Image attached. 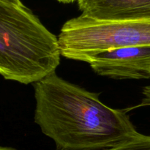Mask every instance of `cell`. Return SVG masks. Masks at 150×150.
Listing matches in <instances>:
<instances>
[{"instance_id":"1","label":"cell","mask_w":150,"mask_h":150,"mask_svg":"<svg viewBox=\"0 0 150 150\" xmlns=\"http://www.w3.org/2000/svg\"><path fill=\"white\" fill-rule=\"evenodd\" d=\"M35 122L57 149H96L117 145L139 132L122 110L103 103L99 94L51 75L34 83Z\"/></svg>"},{"instance_id":"2","label":"cell","mask_w":150,"mask_h":150,"mask_svg":"<svg viewBox=\"0 0 150 150\" xmlns=\"http://www.w3.org/2000/svg\"><path fill=\"white\" fill-rule=\"evenodd\" d=\"M58 38L21 0H0V73L5 80L35 83L60 64Z\"/></svg>"},{"instance_id":"3","label":"cell","mask_w":150,"mask_h":150,"mask_svg":"<svg viewBox=\"0 0 150 150\" xmlns=\"http://www.w3.org/2000/svg\"><path fill=\"white\" fill-rule=\"evenodd\" d=\"M58 39L62 56L88 62L103 51L150 46V21H106L80 15L64 23Z\"/></svg>"},{"instance_id":"4","label":"cell","mask_w":150,"mask_h":150,"mask_svg":"<svg viewBox=\"0 0 150 150\" xmlns=\"http://www.w3.org/2000/svg\"><path fill=\"white\" fill-rule=\"evenodd\" d=\"M87 63L95 73L111 79H150V46L103 51L93 56Z\"/></svg>"},{"instance_id":"5","label":"cell","mask_w":150,"mask_h":150,"mask_svg":"<svg viewBox=\"0 0 150 150\" xmlns=\"http://www.w3.org/2000/svg\"><path fill=\"white\" fill-rule=\"evenodd\" d=\"M82 16L98 21H150V0H79Z\"/></svg>"},{"instance_id":"6","label":"cell","mask_w":150,"mask_h":150,"mask_svg":"<svg viewBox=\"0 0 150 150\" xmlns=\"http://www.w3.org/2000/svg\"><path fill=\"white\" fill-rule=\"evenodd\" d=\"M56 150H64L57 149ZM86 150H150V136L138 133L128 140L112 146Z\"/></svg>"},{"instance_id":"7","label":"cell","mask_w":150,"mask_h":150,"mask_svg":"<svg viewBox=\"0 0 150 150\" xmlns=\"http://www.w3.org/2000/svg\"><path fill=\"white\" fill-rule=\"evenodd\" d=\"M142 93L143 98L139 106H150V84L144 88Z\"/></svg>"},{"instance_id":"8","label":"cell","mask_w":150,"mask_h":150,"mask_svg":"<svg viewBox=\"0 0 150 150\" xmlns=\"http://www.w3.org/2000/svg\"><path fill=\"white\" fill-rule=\"evenodd\" d=\"M56 1L60 3H63V4H70V3H73L75 1H78L79 0H56Z\"/></svg>"},{"instance_id":"9","label":"cell","mask_w":150,"mask_h":150,"mask_svg":"<svg viewBox=\"0 0 150 150\" xmlns=\"http://www.w3.org/2000/svg\"><path fill=\"white\" fill-rule=\"evenodd\" d=\"M0 150H15L14 149H12V148L10 147H5V146H1L0 148Z\"/></svg>"}]
</instances>
